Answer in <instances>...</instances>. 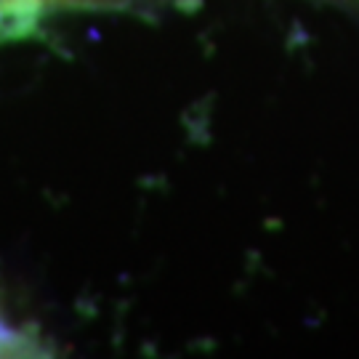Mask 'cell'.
Returning <instances> with one entry per match:
<instances>
[{"label": "cell", "mask_w": 359, "mask_h": 359, "mask_svg": "<svg viewBox=\"0 0 359 359\" xmlns=\"http://www.w3.org/2000/svg\"><path fill=\"white\" fill-rule=\"evenodd\" d=\"M48 0H0V43L38 35Z\"/></svg>", "instance_id": "obj_1"}, {"label": "cell", "mask_w": 359, "mask_h": 359, "mask_svg": "<svg viewBox=\"0 0 359 359\" xmlns=\"http://www.w3.org/2000/svg\"><path fill=\"white\" fill-rule=\"evenodd\" d=\"M46 344L40 341L38 330L19 327L8 320V314L0 306V357L25 359V357H46Z\"/></svg>", "instance_id": "obj_2"}]
</instances>
